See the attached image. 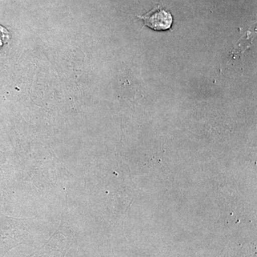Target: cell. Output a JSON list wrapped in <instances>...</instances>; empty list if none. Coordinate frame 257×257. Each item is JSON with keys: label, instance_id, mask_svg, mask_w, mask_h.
I'll return each mask as SVG.
<instances>
[{"label": "cell", "instance_id": "6da1fadb", "mask_svg": "<svg viewBox=\"0 0 257 257\" xmlns=\"http://www.w3.org/2000/svg\"><path fill=\"white\" fill-rule=\"evenodd\" d=\"M143 20L147 27L155 31L170 30L173 24V17L170 11L157 7L143 16L138 17Z\"/></svg>", "mask_w": 257, "mask_h": 257}, {"label": "cell", "instance_id": "7a4b0ae2", "mask_svg": "<svg viewBox=\"0 0 257 257\" xmlns=\"http://www.w3.org/2000/svg\"><path fill=\"white\" fill-rule=\"evenodd\" d=\"M67 239L63 235L57 234L30 257H64L67 252Z\"/></svg>", "mask_w": 257, "mask_h": 257}]
</instances>
